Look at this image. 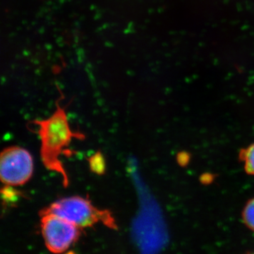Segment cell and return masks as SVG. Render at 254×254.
Wrapping results in <instances>:
<instances>
[{
  "instance_id": "obj_1",
  "label": "cell",
  "mask_w": 254,
  "mask_h": 254,
  "mask_svg": "<svg viewBox=\"0 0 254 254\" xmlns=\"http://www.w3.org/2000/svg\"><path fill=\"white\" fill-rule=\"evenodd\" d=\"M60 100L56 101V110L46 120L32 122L37 127V133L41 139V157L43 165L50 171L59 174L63 186L69 185V180L60 155L64 152L73 138L83 140L86 136L80 131H73L70 127L66 113V108L61 106Z\"/></svg>"
},
{
  "instance_id": "obj_2",
  "label": "cell",
  "mask_w": 254,
  "mask_h": 254,
  "mask_svg": "<svg viewBox=\"0 0 254 254\" xmlns=\"http://www.w3.org/2000/svg\"><path fill=\"white\" fill-rule=\"evenodd\" d=\"M42 213L55 214L81 229L94 226L100 222L112 230L118 229L116 220L109 210L97 208L89 200L81 196L66 197L56 200L41 210L40 214Z\"/></svg>"
},
{
  "instance_id": "obj_3",
  "label": "cell",
  "mask_w": 254,
  "mask_h": 254,
  "mask_svg": "<svg viewBox=\"0 0 254 254\" xmlns=\"http://www.w3.org/2000/svg\"><path fill=\"white\" fill-rule=\"evenodd\" d=\"M42 235L48 250L52 253L66 252L77 241L81 228L53 213H42Z\"/></svg>"
},
{
  "instance_id": "obj_4",
  "label": "cell",
  "mask_w": 254,
  "mask_h": 254,
  "mask_svg": "<svg viewBox=\"0 0 254 254\" xmlns=\"http://www.w3.org/2000/svg\"><path fill=\"white\" fill-rule=\"evenodd\" d=\"M33 160L31 153L19 146L4 148L0 155V177L4 185L21 186L31 179Z\"/></svg>"
},
{
  "instance_id": "obj_5",
  "label": "cell",
  "mask_w": 254,
  "mask_h": 254,
  "mask_svg": "<svg viewBox=\"0 0 254 254\" xmlns=\"http://www.w3.org/2000/svg\"><path fill=\"white\" fill-rule=\"evenodd\" d=\"M239 158L244 163L246 173L254 175V143L241 150Z\"/></svg>"
},
{
  "instance_id": "obj_6",
  "label": "cell",
  "mask_w": 254,
  "mask_h": 254,
  "mask_svg": "<svg viewBox=\"0 0 254 254\" xmlns=\"http://www.w3.org/2000/svg\"><path fill=\"white\" fill-rule=\"evenodd\" d=\"M90 169L93 173L102 175L105 172V161L104 156L101 152L98 151L88 158Z\"/></svg>"
},
{
  "instance_id": "obj_7",
  "label": "cell",
  "mask_w": 254,
  "mask_h": 254,
  "mask_svg": "<svg viewBox=\"0 0 254 254\" xmlns=\"http://www.w3.org/2000/svg\"><path fill=\"white\" fill-rule=\"evenodd\" d=\"M242 220L246 226L254 232V198L247 202L242 211Z\"/></svg>"
}]
</instances>
